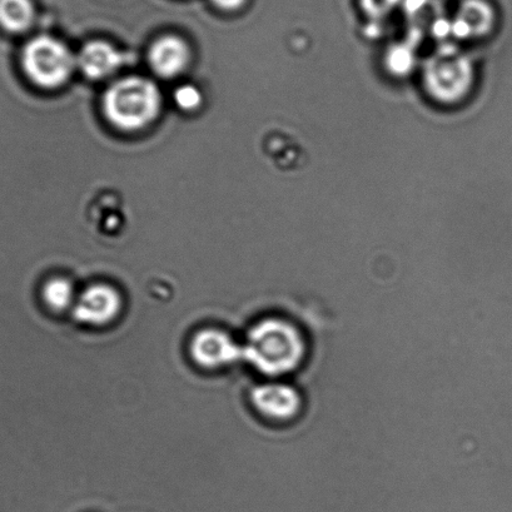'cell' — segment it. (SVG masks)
<instances>
[{
  "label": "cell",
  "mask_w": 512,
  "mask_h": 512,
  "mask_svg": "<svg viewBox=\"0 0 512 512\" xmlns=\"http://www.w3.org/2000/svg\"><path fill=\"white\" fill-rule=\"evenodd\" d=\"M243 360L262 374H287L300 364L305 344L295 326L277 318L263 320L248 332L242 346Z\"/></svg>",
  "instance_id": "obj_1"
},
{
  "label": "cell",
  "mask_w": 512,
  "mask_h": 512,
  "mask_svg": "<svg viewBox=\"0 0 512 512\" xmlns=\"http://www.w3.org/2000/svg\"><path fill=\"white\" fill-rule=\"evenodd\" d=\"M161 104L156 84L139 77L114 83L103 101L108 121L123 131H138L148 126L161 112Z\"/></svg>",
  "instance_id": "obj_2"
},
{
  "label": "cell",
  "mask_w": 512,
  "mask_h": 512,
  "mask_svg": "<svg viewBox=\"0 0 512 512\" xmlns=\"http://www.w3.org/2000/svg\"><path fill=\"white\" fill-rule=\"evenodd\" d=\"M21 66L29 81L38 87L53 89L68 81L76 61L63 43L42 36L24 46Z\"/></svg>",
  "instance_id": "obj_3"
},
{
  "label": "cell",
  "mask_w": 512,
  "mask_h": 512,
  "mask_svg": "<svg viewBox=\"0 0 512 512\" xmlns=\"http://www.w3.org/2000/svg\"><path fill=\"white\" fill-rule=\"evenodd\" d=\"M190 354L196 364L205 369H220L243 360L242 346L216 328L197 332L191 341Z\"/></svg>",
  "instance_id": "obj_4"
},
{
  "label": "cell",
  "mask_w": 512,
  "mask_h": 512,
  "mask_svg": "<svg viewBox=\"0 0 512 512\" xmlns=\"http://www.w3.org/2000/svg\"><path fill=\"white\" fill-rule=\"evenodd\" d=\"M122 310V298L117 290L107 285L87 288L72 308L73 317L89 326H104L117 318Z\"/></svg>",
  "instance_id": "obj_5"
},
{
  "label": "cell",
  "mask_w": 512,
  "mask_h": 512,
  "mask_svg": "<svg viewBox=\"0 0 512 512\" xmlns=\"http://www.w3.org/2000/svg\"><path fill=\"white\" fill-rule=\"evenodd\" d=\"M252 404L262 415L273 420L292 419L300 410L301 401L296 390L282 384L256 387L251 395Z\"/></svg>",
  "instance_id": "obj_6"
},
{
  "label": "cell",
  "mask_w": 512,
  "mask_h": 512,
  "mask_svg": "<svg viewBox=\"0 0 512 512\" xmlns=\"http://www.w3.org/2000/svg\"><path fill=\"white\" fill-rule=\"evenodd\" d=\"M190 62L187 44L177 37H164L153 44L149 63L154 73L162 78H173L185 71Z\"/></svg>",
  "instance_id": "obj_7"
},
{
  "label": "cell",
  "mask_w": 512,
  "mask_h": 512,
  "mask_svg": "<svg viewBox=\"0 0 512 512\" xmlns=\"http://www.w3.org/2000/svg\"><path fill=\"white\" fill-rule=\"evenodd\" d=\"M124 57L106 42L88 43L79 54L78 64L82 72L94 81L112 76L121 68Z\"/></svg>",
  "instance_id": "obj_8"
},
{
  "label": "cell",
  "mask_w": 512,
  "mask_h": 512,
  "mask_svg": "<svg viewBox=\"0 0 512 512\" xmlns=\"http://www.w3.org/2000/svg\"><path fill=\"white\" fill-rule=\"evenodd\" d=\"M34 7L31 0H0V29L22 34L32 27Z\"/></svg>",
  "instance_id": "obj_9"
},
{
  "label": "cell",
  "mask_w": 512,
  "mask_h": 512,
  "mask_svg": "<svg viewBox=\"0 0 512 512\" xmlns=\"http://www.w3.org/2000/svg\"><path fill=\"white\" fill-rule=\"evenodd\" d=\"M44 302L53 311H64L76 303V292L71 282L66 278H54L43 287Z\"/></svg>",
  "instance_id": "obj_10"
},
{
  "label": "cell",
  "mask_w": 512,
  "mask_h": 512,
  "mask_svg": "<svg viewBox=\"0 0 512 512\" xmlns=\"http://www.w3.org/2000/svg\"><path fill=\"white\" fill-rule=\"evenodd\" d=\"M175 101L177 106L183 111H195L202 103V94L198 88L190 86H182L175 93Z\"/></svg>",
  "instance_id": "obj_11"
},
{
  "label": "cell",
  "mask_w": 512,
  "mask_h": 512,
  "mask_svg": "<svg viewBox=\"0 0 512 512\" xmlns=\"http://www.w3.org/2000/svg\"><path fill=\"white\" fill-rule=\"evenodd\" d=\"M213 2L222 9H230L232 11V9L240 8L246 0H213Z\"/></svg>",
  "instance_id": "obj_12"
}]
</instances>
